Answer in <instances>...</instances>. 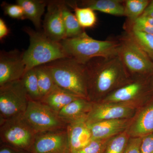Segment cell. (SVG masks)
I'll return each instance as SVG.
<instances>
[{
    "label": "cell",
    "instance_id": "1",
    "mask_svg": "<svg viewBox=\"0 0 153 153\" xmlns=\"http://www.w3.org/2000/svg\"><path fill=\"white\" fill-rule=\"evenodd\" d=\"M85 65L88 99L92 102L101 101L132 79L118 55L108 58L96 57Z\"/></svg>",
    "mask_w": 153,
    "mask_h": 153
},
{
    "label": "cell",
    "instance_id": "2",
    "mask_svg": "<svg viewBox=\"0 0 153 153\" xmlns=\"http://www.w3.org/2000/svg\"><path fill=\"white\" fill-rule=\"evenodd\" d=\"M44 65L50 71L58 87L88 99L85 64L69 57L57 59Z\"/></svg>",
    "mask_w": 153,
    "mask_h": 153
},
{
    "label": "cell",
    "instance_id": "3",
    "mask_svg": "<svg viewBox=\"0 0 153 153\" xmlns=\"http://www.w3.org/2000/svg\"><path fill=\"white\" fill-rule=\"evenodd\" d=\"M23 30L30 39L29 47L23 54L26 72L57 59L70 57L60 42L53 41L43 31H36L30 27H25Z\"/></svg>",
    "mask_w": 153,
    "mask_h": 153
},
{
    "label": "cell",
    "instance_id": "4",
    "mask_svg": "<svg viewBox=\"0 0 153 153\" xmlns=\"http://www.w3.org/2000/svg\"><path fill=\"white\" fill-rule=\"evenodd\" d=\"M70 57L85 64L96 57L108 58L117 56V40L100 41L88 36L85 31L79 36L60 41Z\"/></svg>",
    "mask_w": 153,
    "mask_h": 153
},
{
    "label": "cell",
    "instance_id": "5",
    "mask_svg": "<svg viewBox=\"0 0 153 153\" xmlns=\"http://www.w3.org/2000/svg\"><path fill=\"white\" fill-rule=\"evenodd\" d=\"M118 56L132 77L150 76L153 61L128 33L125 32L117 39Z\"/></svg>",
    "mask_w": 153,
    "mask_h": 153
},
{
    "label": "cell",
    "instance_id": "6",
    "mask_svg": "<svg viewBox=\"0 0 153 153\" xmlns=\"http://www.w3.org/2000/svg\"><path fill=\"white\" fill-rule=\"evenodd\" d=\"M36 134L24 114L0 119L1 144L30 152Z\"/></svg>",
    "mask_w": 153,
    "mask_h": 153
},
{
    "label": "cell",
    "instance_id": "7",
    "mask_svg": "<svg viewBox=\"0 0 153 153\" xmlns=\"http://www.w3.org/2000/svg\"><path fill=\"white\" fill-rule=\"evenodd\" d=\"M30 101L22 79L0 86V119L24 114Z\"/></svg>",
    "mask_w": 153,
    "mask_h": 153
},
{
    "label": "cell",
    "instance_id": "8",
    "mask_svg": "<svg viewBox=\"0 0 153 153\" xmlns=\"http://www.w3.org/2000/svg\"><path fill=\"white\" fill-rule=\"evenodd\" d=\"M24 116L36 133L67 126L58 114L40 101L30 100Z\"/></svg>",
    "mask_w": 153,
    "mask_h": 153
},
{
    "label": "cell",
    "instance_id": "9",
    "mask_svg": "<svg viewBox=\"0 0 153 153\" xmlns=\"http://www.w3.org/2000/svg\"><path fill=\"white\" fill-rule=\"evenodd\" d=\"M150 88L152 89L150 76L132 77L131 81L116 89L100 102L137 104L147 95Z\"/></svg>",
    "mask_w": 153,
    "mask_h": 153
},
{
    "label": "cell",
    "instance_id": "10",
    "mask_svg": "<svg viewBox=\"0 0 153 153\" xmlns=\"http://www.w3.org/2000/svg\"><path fill=\"white\" fill-rule=\"evenodd\" d=\"M30 152L71 153L67 127L36 133Z\"/></svg>",
    "mask_w": 153,
    "mask_h": 153
},
{
    "label": "cell",
    "instance_id": "11",
    "mask_svg": "<svg viewBox=\"0 0 153 153\" xmlns=\"http://www.w3.org/2000/svg\"><path fill=\"white\" fill-rule=\"evenodd\" d=\"M136 108L134 104L93 102L86 122L91 124L101 121L132 118L135 115Z\"/></svg>",
    "mask_w": 153,
    "mask_h": 153
},
{
    "label": "cell",
    "instance_id": "12",
    "mask_svg": "<svg viewBox=\"0 0 153 153\" xmlns=\"http://www.w3.org/2000/svg\"><path fill=\"white\" fill-rule=\"evenodd\" d=\"M24 52L15 49L0 52V86L22 79L26 72Z\"/></svg>",
    "mask_w": 153,
    "mask_h": 153
},
{
    "label": "cell",
    "instance_id": "13",
    "mask_svg": "<svg viewBox=\"0 0 153 153\" xmlns=\"http://www.w3.org/2000/svg\"><path fill=\"white\" fill-rule=\"evenodd\" d=\"M43 27L44 34L53 41L60 42L66 38V30L58 1H48Z\"/></svg>",
    "mask_w": 153,
    "mask_h": 153
},
{
    "label": "cell",
    "instance_id": "14",
    "mask_svg": "<svg viewBox=\"0 0 153 153\" xmlns=\"http://www.w3.org/2000/svg\"><path fill=\"white\" fill-rule=\"evenodd\" d=\"M130 119L101 121L88 125L92 140L107 139L127 129L131 123Z\"/></svg>",
    "mask_w": 153,
    "mask_h": 153
},
{
    "label": "cell",
    "instance_id": "15",
    "mask_svg": "<svg viewBox=\"0 0 153 153\" xmlns=\"http://www.w3.org/2000/svg\"><path fill=\"white\" fill-rule=\"evenodd\" d=\"M127 131L130 137H142L153 133V102L135 115Z\"/></svg>",
    "mask_w": 153,
    "mask_h": 153
},
{
    "label": "cell",
    "instance_id": "16",
    "mask_svg": "<svg viewBox=\"0 0 153 153\" xmlns=\"http://www.w3.org/2000/svg\"><path fill=\"white\" fill-rule=\"evenodd\" d=\"M67 129L71 153L85 147L92 140L86 118L67 125Z\"/></svg>",
    "mask_w": 153,
    "mask_h": 153
},
{
    "label": "cell",
    "instance_id": "17",
    "mask_svg": "<svg viewBox=\"0 0 153 153\" xmlns=\"http://www.w3.org/2000/svg\"><path fill=\"white\" fill-rule=\"evenodd\" d=\"M93 105L87 99L79 97L67 105L58 114V116L66 124L87 118Z\"/></svg>",
    "mask_w": 153,
    "mask_h": 153
},
{
    "label": "cell",
    "instance_id": "18",
    "mask_svg": "<svg viewBox=\"0 0 153 153\" xmlns=\"http://www.w3.org/2000/svg\"><path fill=\"white\" fill-rule=\"evenodd\" d=\"M79 97L56 85L40 102L58 114L63 108Z\"/></svg>",
    "mask_w": 153,
    "mask_h": 153
},
{
    "label": "cell",
    "instance_id": "19",
    "mask_svg": "<svg viewBox=\"0 0 153 153\" xmlns=\"http://www.w3.org/2000/svg\"><path fill=\"white\" fill-rule=\"evenodd\" d=\"M81 7H88L93 10L117 16H123L125 1L122 0H82L76 1Z\"/></svg>",
    "mask_w": 153,
    "mask_h": 153
},
{
    "label": "cell",
    "instance_id": "20",
    "mask_svg": "<svg viewBox=\"0 0 153 153\" xmlns=\"http://www.w3.org/2000/svg\"><path fill=\"white\" fill-rule=\"evenodd\" d=\"M16 3L22 6L26 19L30 20L37 30L41 27V17L47 7L48 1L44 0H17Z\"/></svg>",
    "mask_w": 153,
    "mask_h": 153
},
{
    "label": "cell",
    "instance_id": "21",
    "mask_svg": "<svg viewBox=\"0 0 153 153\" xmlns=\"http://www.w3.org/2000/svg\"><path fill=\"white\" fill-rule=\"evenodd\" d=\"M62 13L66 38H72L79 36L84 31L79 25L75 15L71 12L66 1H58Z\"/></svg>",
    "mask_w": 153,
    "mask_h": 153
},
{
    "label": "cell",
    "instance_id": "22",
    "mask_svg": "<svg viewBox=\"0 0 153 153\" xmlns=\"http://www.w3.org/2000/svg\"><path fill=\"white\" fill-rule=\"evenodd\" d=\"M69 7L73 9L79 25L83 29L93 28L96 25L97 17L95 12L88 7H81L76 1H66Z\"/></svg>",
    "mask_w": 153,
    "mask_h": 153
},
{
    "label": "cell",
    "instance_id": "23",
    "mask_svg": "<svg viewBox=\"0 0 153 153\" xmlns=\"http://www.w3.org/2000/svg\"><path fill=\"white\" fill-rule=\"evenodd\" d=\"M149 0H126L124 3V16L127 18L125 23H131L140 16L149 5Z\"/></svg>",
    "mask_w": 153,
    "mask_h": 153
},
{
    "label": "cell",
    "instance_id": "24",
    "mask_svg": "<svg viewBox=\"0 0 153 153\" xmlns=\"http://www.w3.org/2000/svg\"><path fill=\"white\" fill-rule=\"evenodd\" d=\"M30 100L40 101L41 95L35 68L26 71L22 79Z\"/></svg>",
    "mask_w": 153,
    "mask_h": 153
},
{
    "label": "cell",
    "instance_id": "25",
    "mask_svg": "<svg viewBox=\"0 0 153 153\" xmlns=\"http://www.w3.org/2000/svg\"><path fill=\"white\" fill-rule=\"evenodd\" d=\"M34 68L38 78L41 100L56 85L50 71L44 65Z\"/></svg>",
    "mask_w": 153,
    "mask_h": 153
},
{
    "label": "cell",
    "instance_id": "26",
    "mask_svg": "<svg viewBox=\"0 0 153 153\" xmlns=\"http://www.w3.org/2000/svg\"><path fill=\"white\" fill-rule=\"evenodd\" d=\"M123 27L125 31L134 30L153 35V19L143 14L131 23H125Z\"/></svg>",
    "mask_w": 153,
    "mask_h": 153
},
{
    "label": "cell",
    "instance_id": "27",
    "mask_svg": "<svg viewBox=\"0 0 153 153\" xmlns=\"http://www.w3.org/2000/svg\"><path fill=\"white\" fill-rule=\"evenodd\" d=\"M128 33L153 61V35L139 31L129 30Z\"/></svg>",
    "mask_w": 153,
    "mask_h": 153
},
{
    "label": "cell",
    "instance_id": "28",
    "mask_svg": "<svg viewBox=\"0 0 153 153\" xmlns=\"http://www.w3.org/2000/svg\"><path fill=\"white\" fill-rule=\"evenodd\" d=\"M130 137L127 130L113 137L108 142L104 153H124Z\"/></svg>",
    "mask_w": 153,
    "mask_h": 153
},
{
    "label": "cell",
    "instance_id": "29",
    "mask_svg": "<svg viewBox=\"0 0 153 153\" xmlns=\"http://www.w3.org/2000/svg\"><path fill=\"white\" fill-rule=\"evenodd\" d=\"M111 138L92 140L85 147L71 153H104L108 143Z\"/></svg>",
    "mask_w": 153,
    "mask_h": 153
},
{
    "label": "cell",
    "instance_id": "30",
    "mask_svg": "<svg viewBox=\"0 0 153 153\" xmlns=\"http://www.w3.org/2000/svg\"><path fill=\"white\" fill-rule=\"evenodd\" d=\"M1 6L5 15L13 19L18 20L26 19L24 10L20 5L17 4H9L6 2H3Z\"/></svg>",
    "mask_w": 153,
    "mask_h": 153
},
{
    "label": "cell",
    "instance_id": "31",
    "mask_svg": "<svg viewBox=\"0 0 153 153\" xmlns=\"http://www.w3.org/2000/svg\"><path fill=\"white\" fill-rule=\"evenodd\" d=\"M142 137H130L124 153H141Z\"/></svg>",
    "mask_w": 153,
    "mask_h": 153
},
{
    "label": "cell",
    "instance_id": "32",
    "mask_svg": "<svg viewBox=\"0 0 153 153\" xmlns=\"http://www.w3.org/2000/svg\"><path fill=\"white\" fill-rule=\"evenodd\" d=\"M141 153H153V133L142 137Z\"/></svg>",
    "mask_w": 153,
    "mask_h": 153
},
{
    "label": "cell",
    "instance_id": "33",
    "mask_svg": "<svg viewBox=\"0 0 153 153\" xmlns=\"http://www.w3.org/2000/svg\"><path fill=\"white\" fill-rule=\"evenodd\" d=\"M0 153H31L30 151L20 149L10 146L7 145L1 144Z\"/></svg>",
    "mask_w": 153,
    "mask_h": 153
},
{
    "label": "cell",
    "instance_id": "34",
    "mask_svg": "<svg viewBox=\"0 0 153 153\" xmlns=\"http://www.w3.org/2000/svg\"><path fill=\"white\" fill-rule=\"evenodd\" d=\"M10 30L4 19H0V40L2 41L10 33Z\"/></svg>",
    "mask_w": 153,
    "mask_h": 153
},
{
    "label": "cell",
    "instance_id": "35",
    "mask_svg": "<svg viewBox=\"0 0 153 153\" xmlns=\"http://www.w3.org/2000/svg\"><path fill=\"white\" fill-rule=\"evenodd\" d=\"M143 14L149 16L153 19V0L150 1L149 5L147 7Z\"/></svg>",
    "mask_w": 153,
    "mask_h": 153
},
{
    "label": "cell",
    "instance_id": "36",
    "mask_svg": "<svg viewBox=\"0 0 153 153\" xmlns=\"http://www.w3.org/2000/svg\"><path fill=\"white\" fill-rule=\"evenodd\" d=\"M150 79L151 85H152L153 90V70L152 72L151 73V75H150Z\"/></svg>",
    "mask_w": 153,
    "mask_h": 153
}]
</instances>
